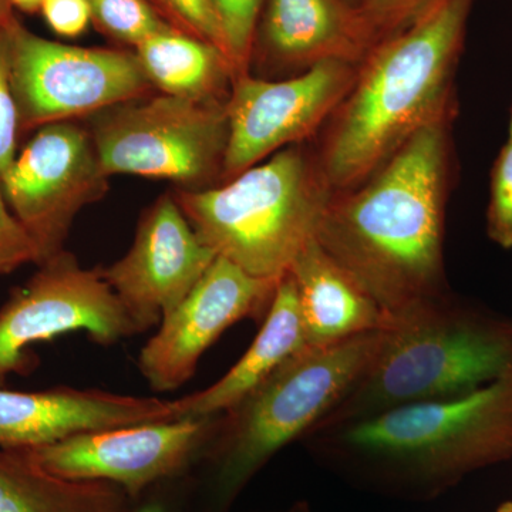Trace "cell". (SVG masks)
Instances as JSON below:
<instances>
[{
	"mask_svg": "<svg viewBox=\"0 0 512 512\" xmlns=\"http://www.w3.org/2000/svg\"><path fill=\"white\" fill-rule=\"evenodd\" d=\"M454 116L424 127L352 190L333 192L316 241L393 316L447 295L444 232Z\"/></svg>",
	"mask_w": 512,
	"mask_h": 512,
	"instance_id": "1",
	"label": "cell"
},
{
	"mask_svg": "<svg viewBox=\"0 0 512 512\" xmlns=\"http://www.w3.org/2000/svg\"><path fill=\"white\" fill-rule=\"evenodd\" d=\"M473 2L437 0L357 64L316 157L330 190H352L424 127L456 116L454 74Z\"/></svg>",
	"mask_w": 512,
	"mask_h": 512,
	"instance_id": "2",
	"label": "cell"
},
{
	"mask_svg": "<svg viewBox=\"0 0 512 512\" xmlns=\"http://www.w3.org/2000/svg\"><path fill=\"white\" fill-rule=\"evenodd\" d=\"M512 373V322L458 305L450 295L387 316L372 362L318 427L451 399Z\"/></svg>",
	"mask_w": 512,
	"mask_h": 512,
	"instance_id": "3",
	"label": "cell"
},
{
	"mask_svg": "<svg viewBox=\"0 0 512 512\" xmlns=\"http://www.w3.org/2000/svg\"><path fill=\"white\" fill-rule=\"evenodd\" d=\"M379 332L305 346L221 413L217 434L198 464L201 474L195 476L198 512H228L279 450L308 436L366 372Z\"/></svg>",
	"mask_w": 512,
	"mask_h": 512,
	"instance_id": "4",
	"label": "cell"
},
{
	"mask_svg": "<svg viewBox=\"0 0 512 512\" xmlns=\"http://www.w3.org/2000/svg\"><path fill=\"white\" fill-rule=\"evenodd\" d=\"M333 454L430 488L512 457V373L476 392L318 427Z\"/></svg>",
	"mask_w": 512,
	"mask_h": 512,
	"instance_id": "5",
	"label": "cell"
},
{
	"mask_svg": "<svg viewBox=\"0 0 512 512\" xmlns=\"http://www.w3.org/2000/svg\"><path fill=\"white\" fill-rule=\"evenodd\" d=\"M332 195L316 158L298 144L224 183L174 197L217 256L255 278L281 281L315 238Z\"/></svg>",
	"mask_w": 512,
	"mask_h": 512,
	"instance_id": "6",
	"label": "cell"
},
{
	"mask_svg": "<svg viewBox=\"0 0 512 512\" xmlns=\"http://www.w3.org/2000/svg\"><path fill=\"white\" fill-rule=\"evenodd\" d=\"M106 174L138 175L202 190L220 180L228 146L227 101L148 94L86 120Z\"/></svg>",
	"mask_w": 512,
	"mask_h": 512,
	"instance_id": "7",
	"label": "cell"
},
{
	"mask_svg": "<svg viewBox=\"0 0 512 512\" xmlns=\"http://www.w3.org/2000/svg\"><path fill=\"white\" fill-rule=\"evenodd\" d=\"M10 84L19 130L87 120L156 93L136 53L52 42L8 22Z\"/></svg>",
	"mask_w": 512,
	"mask_h": 512,
	"instance_id": "8",
	"label": "cell"
},
{
	"mask_svg": "<svg viewBox=\"0 0 512 512\" xmlns=\"http://www.w3.org/2000/svg\"><path fill=\"white\" fill-rule=\"evenodd\" d=\"M37 266L0 308V386L12 373L32 370V346L64 333H87L100 346L140 335L100 268H83L66 249Z\"/></svg>",
	"mask_w": 512,
	"mask_h": 512,
	"instance_id": "9",
	"label": "cell"
},
{
	"mask_svg": "<svg viewBox=\"0 0 512 512\" xmlns=\"http://www.w3.org/2000/svg\"><path fill=\"white\" fill-rule=\"evenodd\" d=\"M220 423L221 413L134 424L86 431L22 451L53 476L109 481L138 500L154 485L192 473Z\"/></svg>",
	"mask_w": 512,
	"mask_h": 512,
	"instance_id": "10",
	"label": "cell"
},
{
	"mask_svg": "<svg viewBox=\"0 0 512 512\" xmlns=\"http://www.w3.org/2000/svg\"><path fill=\"white\" fill-rule=\"evenodd\" d=\"M107 180L86 126L37 128L0 178L10 211L35 244L37 265L64 251L74 218L103 197Z\"/></svg>",
	"mask_w": 512,
	"mask_h": 512,
	"instance_id": "11",
	"label": "cell"
},
{
	"mask_svg": "<svg viewBox=\"0 0 512 512\" xmlns=\"http://www.w3.org/2000/svg\"><path fill=\"white\" fill-rule=\"evenodd\" d=\"M356 70L357 64L329 60L286 79L235 77L221 183L315 136L349 93Z\"/></svg>",
	"mask_w": 512,
	"mask_h": 512,
	"instance_id": "12",
	"label": "cell"
},
{
	"mask_svg": "<svg viewBox=\"0 0 512 512\" xmlns=\"http://www.w3.org/2000/svg\"><path fill=\"white\" fill-rule=\"evenodd\" d=\"M278 282L255 278L217 256L140 350L138 370L151 389L175 392L190 382L202 355L225 330L247 318L264 322Z\"/></svg>",
	"mask_w": 512,
	"mask_h": 512,
	"instance_id": "13",
	"label": "cell"
},
{
	"mask_svg": "<svg viewBox=\"0 0 512 512\" xmlns=\"http://www.w3.org/2000/svg\"><path fill=\"white\" fill-rule=\"evenodd\" d=\"M215 258L174 195L165 194L138 221L127 254L100 271L144 333L187 298Z\"/></svg>",
	"mask_w": 512,
	"mask_h": 512,
	"instance_id": "14",
	"label": "cell"
},
{
	"mask_svg": "<svg viewBox=\"0 0 512 512\" xmlns=\"http://www.w3.org/2000/svg\"><path fill=\"white\" fill-rule=\"evenodd\" d=\"M372 47L359 9L345 0H265L249 72L286 79L329 60L359 64Z\"/></svg>",
	"mask_w": 512,
	"mask_h": 512,
	"instance_id": "15",
	"label": "cell"
},
{
	"mask_svg": "<svg viewBox=\"0 0 512 512\" xmlns=\"http://www.w3.org/2000/svg\"><path fill=\"white\" fill-rule=\"evenodd\" d=\"M177 420L174 400L57 386L40 392L0 389V448L25 450L86 431Z\"/></svg>",
	"mask_w": 512,
	"mask_h": 512,
	"instance_id": "16",
	"label": "cell"
},
{
	"mask_svg": "<svg viewBox=\"0 0 512 512\" xmlns=\"http://www.w3.org/2000/svg\"><path fill=\"white\" fill-rule=\"evenodd\" d=\"M288 274L298 293L306 346L332 345L383 328L382 309L316 238Z\"/></svg>",
	"mask_w": 512,
	"mask_h": 512,
	"instance_id": "17",
	"label": "cell"
},
{
	"mask_svg": "<svg viewBox=\"0 0 512 512\" xmlns=\"http://www.w3.org/2000/svg\"><path fill=\"white\" fill-rule=\"evenodd\" d=\"M305 346L298 293L286 274L278 282L262 328L245 355L212 386L174 400L177 419L227 412Z\"/></svg>",
	"mask_w": 512,
	"mask_h": 512,
	"instance_id": "18",
	"label": "cell"
},
{
	"mask_svg": "<svg viewBox=\"0 0 512 512\" xmlns=\"http://www.w3.org/2000/svg\"><path fill=\"white\" fill-rule=\"evenodd\" d=\"M136 503L117 484L66 480L22 450L0 448V512H130Z\"/></svg>",
	"mask_w": 512,
	"mask_h": 512,
	"instance_id": "19",
	"label": "cell"
},
{
	"mask_svg": "<svg viewBox=\"0 0 512 512\" xmlns=\"http://www.w3.org/2000/svg\"><path fill=\"white\" fill-rule=\"evenodd\" d=\"M154 89L194 100L227 101L237 73L217 46L181 30H170L136 47Z\"/></svg>",
	"mask_w": 512,
	"mask_h": 512,
	"instance_id": "20",
	"label": "cell"
},
{
	"mask_svg": "<svg viewBox=\"0 0 512 512\" xmlns=\"http://www.w3.org/2000/svg\"><path fill=\"white\" fill-rule=\"evenodd\" d=\"M87 2L92 12V19L104 32L136 47L150 37L175 29L148 0H87Z\"/></svg>",
	"mask_w": 512,
	"mask_h": 512,
	"instance_id": "21",
	"label": "cell"
},
{
	"mask_svg": "<svg viewBox=\"0 0 512 512\" xmlns=\"http://www.w3.org/2000/svg\"><path fill=\"white\" fill-rule=\"evenodd\" d=\"M237 77L249 73L256 26L265 0H211Z\"/></svg>",
	"mask_w": 512,
	"mask_h": 512,
	"instance_id": "22",
	"label": "cell"
},
{
	"mask_svg": "<svg viewBox=\"0 0 512 512\" xmlns=\"http://www.w3.org/2000/svg\"><path fill=\"white\" fill-rule=\"evenodd\" d=\"M487 232L491 241L504 249L512 248V140L501 148L491 170Z\"/></svg>",
	"mask_w": 512,
	"mask_h": 512,
	"instance_id": "23",
	"label": "cell"
},
{
	"mask_svg": "<svg viewBox=\"0 0 512 512\" xmlns=\"http://www.w3.org/2000/svg\"><path fill=\"white\" fill-rule=\"evenodd\" d=\"M181 32L217 46L228 56L227 43L211 0H148Z\"/></svg>",
	"mask_w": 512,
	"mask_h": 512,
	"instance_id": "24",
	"label": "cell"
},
{
	"mask_svg": "<svg viewBox=\"0 0 512 512\" xmlns=\"http://www.w3.org/2000/svg\"><path fill=\"white\" fill-rule=\"evenodd\" d=\"M8 22L0 25V178L18 156L16 140L20 133L18 109L10 84Z\"/></svg>",
	"mask_w": 512,
	"mask_h": 512,
	"instance_id": "25",
	"label": "cell"
},
{
	"mask_svg": "<svg viewBox=\"0 0 512 512\" xmlns=\"http://www.w3.org/2000/svg\"><path fill=\"white\" fill-rule=\"evenodd\" d=\"M437 0H365L359 8L373 46L403 29Z\"/></svg>",
	"mask_w": 512,
	"mask_h": 512,
	"instance_id": "26",
	"label": "cell"
},
{
	"mask_svg": "<svg viewBox=\"0 0 512 512\" xmlns=\"http://www.w3.org/2000/svg\"><path fill=\"white\" fill-rule=\"evenodd\" d=\"M28 264L37 265L35 244L10 211L0 181V276L12 274Z\"/></svg>",
	"mask_w": 512,
	"mask_h": 512,
	"instance_id": "27",
	"label": "cell"
},
{
	"mask_svg": "<svg viewBox=\"0 0 512 512\" xmlns=\"http://www.w3.org/2000/svg\"><path fill=\"white\" fill-rule=\"evenodd\" d=\"M130 512H198L194 471L154 485Z\"/></svg>",
	"mask_w": 512,
	"mask_h": 512,
	"instance_id": "28",
	"label": "cell"
},
{
	"mask_svg": "<svg viewBox=\"0 0 512 512\" xmlns=\"http://www.w3.org/2000/svg\"><path fill=\"white\" fill-rule=\"evenodd\" d=\"M42 10L47 25L64 37L82 35L92 19L87 0H45Z\"/></svg>",
	"mask_w": 512,
	"mask_h": 512,
	"instance_id": "29",
	"label": "cell"
},
{
	"mask_svg": "<svg viewBox=\"0 0 512 512\" xmlns=\"http://www.w3.org/2000/svg\"><path fill=\"white\" fill-rule=\"evenodd\" d=\"M9 2L18 6L19 9L26 10V12H35V10L42 8L45 0H9Z\"/></svg>",
	"mask_w": 512,
	"mask_h": 512,
	"instance_id": "30",
	"label": "cell"
},
{
	"mask_svg": "<svg viewBox=\"0 0 512 512\" xmlns=\"http://www.w3.org/2000/svg\"><path fill=\"white\" fill-rule=\"evenodd\" d=\"M9 0H0V25H5L8 22V16H6V3Z\"/></svg>",
	"mask_w": 512,
	"mask_h": 512,
	"instance_id": "31",
	"label": "cell"
},
{
	"mask_svg": "<svg viewBox=\"0 0 512 512\" xmlns=\"http://www.w3.org/2000/svg\"><path fill=\"white\" fill-rule=\"evenodd\" d=\"M498 512H512V501H507L498 508Z\"/></svg>",
	"mask_w": 512,
	"mask_h": 512,
	"instance_id": "32",
	"label": "cell"
},
{
	"mask_svg": "<svg viewBox=\"0 0 512 512\" xmlns=\"http://www.w3.org/2000/svg\"><path fill=\"white\" fill-rule=\"evenodd\" d=\"M346 3H349L350 6H353V8L359 9L360 6H362V3L365 2V0H345Z\"/></svg>",
	"mask_w": 512,
	"mask_h": 512,
	"instance_id": "33",
	"label": "cell"
},
{
	"mask_svg": "<svg viewBox=\"0 0 512 512\" xmlns=\"http://www.w3.org/2000/svg\"><path fill=\"white\" fill-rule=\"evenodd\" d=\"M289 512H308V510H306V508L303 507V505H295V507H292L291 510H289Z\"/></svg>",
	"mask_w": 512,
	"mask_h": 512,
	"instance_id": "34",
	"label": "cell"
},
{
	"mask_svg": "<svg viewBox=\"0 0 512 512\" xmlns=\"http://www.w3.org/2000/svg\"><path fill=\"white\" fill-rule=\"evenodd\" d=\"M508 138L512 140V109H511V117H510V131H508Z\"/></svg>",
	"mask_w": 512,
	"mask_h": 512,
	"instance_id": "35",
	"label": "cell"
},
{
	"mask_svg": "<svg viewBox=\"0 0 512 512\" xmlns=\"http://www.w3.org/2000/svg\"><path fill=\"white\" fill-rule=\"evenodd\" d=\"M281 512H289V510H286V511H281Z\"/></svg>",
	"mask_w": 512,
	"mask_h": 512,
	"instance_id": "36",
	"label": "cell"
}]
</instances>
